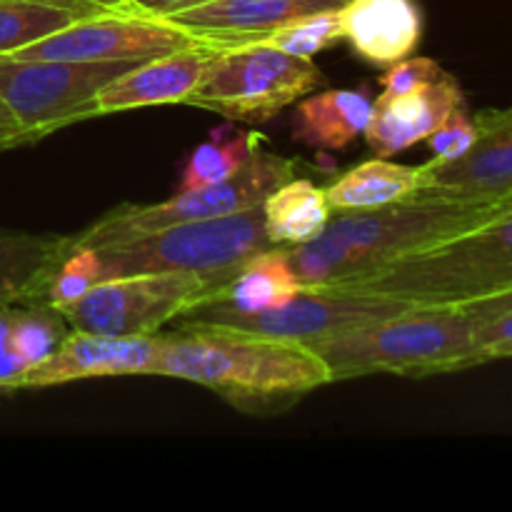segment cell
<instances>
[{
  "label": "cell",
  "instance_id": "9",
  "mask_svg": "<svg viewBox=\"0 0 512 512\" xmlns=\"http://www.w3.org/2000/svg\"><path fill=\"white\" fill-rule=\"evenodd\" d=\"M220 285L188 273H140L95 283L65 305L70 330L100 335H155L183 313L208 303Z\"/></svg>",
  "mask_w": 512,
  "mask_h": 512
},
{
  "label": "cell",
  "instance_id": "13",
  "mask_svg": "<svg viewBox=\"0 0 512 512\" xmlns=\"http://www.w3.org/2000/svg\"><path fill=\"white\" fill-rule=\"evenodd\" d=\"M478 138L458 160L418 165L420 188L480 200H512V105L480 110Z\"/></svg>",
  "mask_w": 512,
  "mask_h": 512
},
{
  "label": "cell",
  "instance_id": "24",
  "mask_svg": "<svg viewBox=\"0 0 512 512\" xmlns=\"http://www.w3.org/2000/svg\"><path fill=\"white\" fill-rule=\"evenodd\" d=\"M258 145H263V138L258 133L233 130L228 125L213 130V135L195 150H190V155L185 158L175 193H188V190L208 188L220 180H228L248 163Z\"/></svg>",
  "mask_w": 512,
  "mask_h": 512
},
{
  "label": "cell",
  "instance_id": "25",
  "mask_svg": "<svg viewBox=\"0 0 512 512\" xmlns=\"http://www.w3.org/2000/svg\"><path fill=\"white\" fill-rule=\"evenodd\" d=\"M75 15L33 0H0V55H10L55 30L65 28Z\"/></svg>",
  "mask_w": 512,
  "mask_h": 512
},
{
  "label": "cell",
  "instance_id": "19",
  "mask_svg": "<svg viewBox=\"0 0 512 512\" xmlns=\"http://www.w3.org/2000/svg\"><path fill=\"white\" fill-rule=\"evenodd\" d=\"M373 113L365 88H335L305 95L293 113V140L318 150H343L360 138Z\"/></svg>",
  "mask_w": 512,
  "mask_h": 512
},
{
  "label": "cell",
  "instance_id": "33",
  "mask_svg": "<svg viewBox=\"0 0 512 512\" xmlns=\"http://www.w3.org/2000/svg\"><path fill=\"white\" fill-rule=\"evenodd\" d=\"M463 308L470 310V313H475L478 318H490V315L503 313V310L512 308V288L503 290V293H498V295H493V298H485V300H478V303L463 305Z\"/></svg>",
  "mask_w": 512,
  "mask_h": 512
},
{
  "label": "cell",
  "instance_id": "17",
  "mask_svg": "<svg viewBox=\"0 0 512 512\" xmlns=\"http://www.w3.org/2000/svg\"><path fill=\"white\" fill-rule=\"evenodd\" d=\"M340 25L353 53L378 68L410 58L423 40L418 0H348Z\"/></svg>",
  "mask_w": 512,
  "mask_h": 512
},
{
  "label": "cell",
  "instance_id": "1",
  "mask_svg": "<svg viewBox=\"0 0 512 512\" xmlns=\"http://www.w3.org/2000/svg\"><path fill=\"white\" fill-rule=\"evenodd\" d=\"M512 200H480L420 188L395 203L335 213L305 245H283L303 285H338L405 255L470 233L510 213Z\"/></svg>",
  "mask_w": 512,
  "mask_h": 512
},
{
  "label": "cell",
  "instance_id": "2",
  "mask_svg": "<svg viewBox=\"0 0 512 512\" xmlns=\"http://www.w3.org/2000/svg\"><path fill=\"white\" fill-rule=\"evenodd\" d=\"M155 375L203 385L233 403L298 398L333 383L305 343L223 328L168 333Z\"/></svg>",
  "mask_w": 512,
  "mask_h": 512
},
{
  "label": "cell",
  "instance_id": "14",
  "mask_svg": "<svg viewBox=\"0 0 512 512\" xmlns=\"http://www.w3.org/2000/svg\"><path fill=\"white\" fill-rule=\"evenodd\" d=\"M348 0H210L193 8L158 15L218 48H243L305 15L338 10Z\"/></svg>",
  "mask_w": 512,
  "mask_h": 512
},
{
  "label": "cell",
  "instance_id": "12",
  "mask_svg": "<svg viewBox=\"0 0 512 512\" xmlns=\"http://www.w3.org/2000/svg\"><path fill=\"white\" fill-rule=\"evenodd\" d=\"M168 335H100L73 330L58 348L30 368L20 390L53 388L90 378L155 375Z\"/></svg>",
  "mask_w": 512,
  "mask_h": 512
},
{
  "label": "cell",
  "instance_id": "32",
  "mask_svg": "<svg viewBox=\"0 0 512 512\" xmlns=\"http://www.w3.org/2000/svg\"><path fill=\"white\" fill-rule=\"evenodd\" d=\"M33 140L38 138L30 130H25L20 125V120L13 115V110L0 100V153H5L10 148H18V145H28Z\"/></svg>",
  "mask_w": 512,
  "mask_h": 512
},
{
  "label": "cell",
  "instance_id": "29",
  "mask_svg": "<svg viewBox=\"0 0 512 512\" xmlns=\"http://www.w3.org/2000/svg\"><path fill=\"white\" fill-rule=\"evenodd\" d=\"M443 75L445 70L440 68L438 60L425 58V55H415V58L410 55V58L385 68V73L380 75V88H383V95H405L435 83Z\"/></svg>",
  "mask_w": 512,
  "mask_h": 512
},
{
  "label": "cell",
  "instance_id": "15",
  "mask_svg": "<svg viewBox=\"0 0 512 512\" xmlns=\"http://www.w3.org/2000/svg\"><path fill=\"white\" fill-rule=\"evenodd\" d=\"M223 48L213 45H195V48L175 50V53L158 55L143 60L130 70L110 80L93 98L90 115L125 113L150 105L185 103L203 80L205 70L213 63L215 55Z\"/></svg>",
  "mask_w": 512,
  "mask_h": 512
},
{
  "label": "cell",
  "instance_id": "7",
  "mask_svg": "<svg viewBox=\"0 0 512 512\" xmlns=\"http://www.w3.org/2000/svg\"><path fill=\"white\" fill-rule=\"evenodd\" d=\"M320 83L323 75L313 58L243 45L215 55L185 105L218 113L230 123H268Z\"/></svg>",
  "mask_w": 512,
  "mask_h": 512
},
{
  "label": "cell",
  "instance_id": "6",
  "mask_svg": "<svg viewBox=\"0 0 512 512\" xmlns=\"http://www.w3.org/2000/svg\"><path fill=\"white\" fill-rule=\"evenodd\" d=\"M295 170H298V160L270 153L258 145L248 163L228 180H220L208 188L188 190V193H175L173 198L160 200V203L118 205L93 225L70 235L68 243L73 248L98 250L170 228V225L243 213V210L263 205V200L275 188L295 178Z\"/></svg>",
  "mask_w": 512,
  "mask_h": 512
},
{
  "label": "cell",
  "instance_id": "34",
  "mask_svg": "<svg viewBox=\"0 0 512 512\" xmlns=\"http://www.w3.org/2000/svg\"><path fill=\"white\" fill-rule=\"evenodd\" d=\"M203 3H210V0H135V5L148 15H168L175 13V10H185Z\"/></svg>",
  "mask_w": 512,
  "mask_h": 512
},
{
  "label": "cell",
  "instance_id": "8",
  "mask_svg": "<svg viewBox=\"0 0 512 512\" xmlns=\"http://www.w3.org/2000/svg\"><path fill=\"white\" fill-rule=\"evenodd\" d=\"M408 308H415V305L385 298V295L363 293V290L303 285V290L293 300L265 313L240 315L218 310L213 305H198L175 320L178 323L175 330L223 328L235 330V333L263 335V338L310 343V340L340 335L345 330L390 318Z\"/></svg>",
  "mask_w": 512,
  "mask_h": 512
},
{
  "label": "cell",
  "instance_id": "31",
  "mask_svg": "<svg viewBox=\"0 0 512 512\" xmlns=\"http://www.w3.org/2000/svg\"><path fill=\"white\" fill-rule=\"evenodd\" d=\"M33 3L68 10L78 20L100 18V15H148L135 5V0H33Z\"/></svg>",
  "mask_w": 512,
  "mask_h": 512
},
{
  "label": "cell",
  "instance_id": "20",
  "mask_svg": "<svg viewBox=\"0 0 512 512\" xmlns=\"http://www.w3.org/2000/svg\"><path fill=\"white\" fill-rule=\"evenodd\" d=\"M303 290L283 245L250 258L208 303L228 313L253 315L285 305Z\"/></svg>",
  "mask_w": 512,
  "mask_h": 512
},
{
  "label": "cell",
  "instance_id": "10",
  "mask_svg": "<svg viewBox=\"0 0 512 512\" xmlns=\"http://www.w3.org/2000/svg\"><path fill=\"white\" fill-rule=\"evenodd\" d=\"M133 60L75 63V60H20L0 55V100L25 130L43 138L78 120L93 118V98Z\"/></svg>",
  "mask_w": 512,
  "mask_h": 512
},
{
  "label": "cell",
  "instance_id": "4",
  "mask_svg": "<svg viewBox=\"0 0 512 512\" xmlns=\"http://www.w3.org/2000/svg\"><path fill=\"white\" fill-rule=\"evenodd\" d=\"M333 288L363 290L423 308H463L493 298L512 288V210Z\"/></svg>",
  "mask_w": 512,
  "mask_h": 512
},
{
  "label": "cell",
  "instance_id": "28",
  "mask_svg": "<svg viewBox=\"0 0 512 512\" xmlns=\"http://www.w3.org/2000/svg\"><path fill=\"white\" fill-rule=\"evenodd\" d=\"M475 138H478V125H475V118L465 110L463 103L458 105V108L448 115V120H445L438 130H433L425 140H428L433 160L448 163V160H458L460 155L468 153V150L473 148Z\"/></svg>",
  "mask_w": 512,
  "mask_h": 512
},
{
  "label": "cell",
  "instance_id": "23",
  "mask_svg": "<svg viewBox=\"0 0 512 512\" xmlns=\"http://www.w3.org/2000/svg\"><path fill=\"white\" fill-rule=\"evenodd\" d=\"M263 218L275 245H305L323 233L333 210L325 188L308 178H290L263 200Z\"/></svg>",
  "mask_w": 512,
  "mask_h": 512
},
{
  "label": "cell",
  "instance_id": "27",
  "mask_svg": "<svg viewBox=\"0 0 512 512\" xmlns=\"http://www.w3.org/2000/svg\"><path fill=\"white\" fill-rule=\"evenodd\" d=\"M340 40H343V25H340L338 8L290 20V23L280 25V28H275L273 33H268L253 45H268V48L283 50V53L298 55V58L315 60V55L333 48Z\"/></svg>",
  "mask_w": 512,
  "mask_h": 512
},
{
  "label": "cell",
  "instance_id": "16",
  "mask_svg": "<svg viewBox=\"0 0 512 512\" xmlns=\"http://www.w3.org/2000/svg\"><path fill=\"white\" fill-rule=\"evenodd\" d=\"M465 103L463 88L450 73L438 78L425 88L405 95H383L373 100L365 140L375 155L393 158L415 143L428 138L433 130L448 120L458 105Z\"/></svg>",
  "mask_w": 512,
  "mask_h": 512
},
{
  "label": "cell",
  "instance_id": "22",
  "mask_svg": "<svg viewBox=\"0 0 512 512\" xmlns=\"http://www.w3.org/2000/svg\"><path fill=\"white\" fill-rule=\"evenodd\" d=\"M420 190V173L415 165L390 163L388 158H373L355 165L348 173L325 188V198L333 213L370 210L395 203Z\"/></svg>",
  "mask_w": 512,
  "mask_h": 512
},
{
  "label": "cell",
  "instance_id": "5",
  "mask_svg": "<svg viewBox=\"0 0 512 512\" xmlns=\"http://www.w3.org/2000/svg\"><path fill=\"white\" fill-rule=\"evenodd\" d=\"M273 248L263 205H258L243 213L170 225L98 248L100 280L140 273H188L223 288L250 258Z\"/></svg>",
  "mask_w": 512,
  "mask_h": 512
},
{
  "label": "cell",
  "instance_id": "18",
  "mask_svg": "<svg viewBox=\"0 0 512 512\" xmlns=\"http://www.w3.org/2000/svg\"><path fill=\"white\" fill-rule=\"evenodd\" d=\"M58 310L40 303L0 305V398L20 393V380L68 335Z\"/></svg>",
  "mask_w": 512,
  "mask_h": 512
},
{
  "label": "cell",
  "instance_id": "11",
  "mask_svg": "<svg viewBox=\"0 0 512 512\" xmlns=\"http://www.w3.org/2000/svg\"><path fill=\"white\" fill-rule=\"evenodd\" d=\"M213 45L210 40L168 23L158 15H100L73 20L65 28L10 53L20 60H75V63H113L143 60L175 50ZM218 48V45H213Z\"/></svg>",
  "mask_w": 512,
  "mask_h": 512
},
{
  "label": "cell",
  "instance_id": "21",
  "mask_svg": "<svg viewBox=\"0 0 512 512\" xmlns=\"http://www.w3.org/2000/svg\"><path fill=\"white\" fill-rule=\"evenodd\" d=\"M65 248L58 235L0 233V305L33 303Z\"/></svg>",
  "mask_w": 512,
  "mask_h": 512
},
{
  "label": "cell",
  "instance_id": "26",
  "mask_svg": "<svg viewBox=\"0 0 512 512\" xmlns=\"http://www.w3.org/2000/svg\"><path fill=\"white\" fill-rule=\"evenodd\" d=\"M95 283H100V258L98 250L93 248H73L68 243L65 253L50 270L48 280L40 288L38 298L33 303L48 305V308L60 310L65 305L83 298Z\"/></svg>",
  "mask_w": 512,
  "mask_h": 512
},
{
  "label": "cell",
  "instance_id": "3",
  "mask_svg": "<svg viewBox=\"0 0 512 512\" xmlns=\"http://www.w3.org/2000/svg\"><path fill=\"white\" fill-rule=\"evenodd\" d=\"M478 325V315L465 308L415 305L305 345L328 365L333 380L380 373L425 378L483 365L475 345Z\"/></svg>",
  "mask_w": 512,
  "mask_h": 512
},
{
  "label": "cell",
  "instance_id": "30",
  "mask_svg": "<svg viewBox=\"0 0 512 512\" xmlns=\"http://www.w3.org/2000/svg\"><path fill=\"white\" fill-rule=\"evenodd\" d=\"M475 345L483 363L500 358H512V308L490 318H480L475 330Z\"/></svg>",
  "mask_w": 512,
  "mask_h": 512
}]
</instances>
